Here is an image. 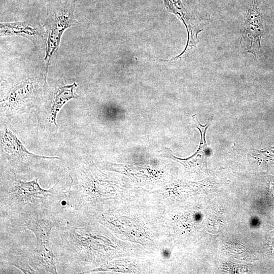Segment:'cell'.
Listing matches in <instances>:
<instances>
[{
	"mask_svg": "<svg viewBox=\"0 0 274 274\" xmlns=\"http://www.w3.org/2000/svg\"><path fill=\"white\" fill-rule=\"evenodd\" d=\"M209 124V123H208L206 125L202 126L200 123L197 115L192 116V125L193 127H196L199 130L200 140L197 151L189 158L187 159L179 158L173 154V152L170 149L167 148L163 150L160 153V156L166 157L178 161L187 168L190 167L194 163L198 161L203 163V162H206L209 151V148L206 141V133Z\"/></svg>",
	"mask_w": 274,
	"mask_h": 274,
	"instance_id": "obj_6",
	"label": "cell"
},
{
	"mask_svg": "<svg viewBox=\"0 0 274 274\" xmlns=\"http://www.w3.org/2000/svg\"><path fill=\"white\" fill-rule=\"evenodd\" d=\"M165 7L167 11L175 14L186 26L188 32V40L184 51L179 55L174 57L176 59L180 57L187 50L188 47L195 46L198 42L197 34L201 30L194 29L189 21L188 15L181 0H163Z\"/></svg>",
	"mask_w": 274,
	"mask_h": 274,
	"instance_id": "obj_9",
	"label": "cell"
},
{
	"mask_svg": "<svg viewBox=\"0 0 274 274\" xmlns=\"http://www.w3.org/2000/svg\"><path fill=\"white\" fill-rule=\"evenodd\" d=\"M34 88V82L30 79L22 81L12 88L2 100V107L8 108L10 110L18 109L32 97Z\"/></svg>",
	"mask_w": 274,
	"mask_h": 274,
	"instance_id": "obj_8",
	"label": "cell"
},
{
	"mask_svg": "<svg viewBox=\"0 0 274 274\" xmlns=\"http://www.w3.org/2000/svg\"><path fill=\"white\" fill-rule=\"evenodd\" d=\"M29 262L38 273H58L50 242H37L36 248L30 251Z\"/></svg>",
	"mask_w": 274,
	"mask_h": 274,
	"instance_id": "obj_4",
	"label": "cell"
},
{
	"mask_svg": "<svg viewBox=\"0 0 274 274\" xmlns=\"http://www.w3.org/2000/svg\"><path fill=\"white\" fill-rule=\"evenodd\" d=\"M77 86L76 83L74 82L70 85H61L56 89L52 98L48 119L57 128L58 126L56 123L57 115L67 101L78 97L75 92Z\"/></svg>",
	"mask_w": 274,
	"mask_h": 274,
	"instance_id": "obj_10",
	"label": "cell"
},
{
	"mask_svg": "<svg viewBox=\"0 0 274 274\" xmlns=\"http://www.w3.org/2000/svg\"><path fill=\"white\" fill-rule=\"evenodd\" d=\"M1 137L4 149L2 158L3 178H15L31 173L39 166L43 160L59 159L58 157H47L28 151L17 136L8 127L4 128Z\"/></svg>",
	"mask_w": 274,
	"mask_h": 274,
	"instance_id": "obj_3",
	"label": "cell"
},
{
	"mask_svg": "<svg viewBox=\"0 0 274 274\" xmlns=\"http://www.w3.org/2000/svg\"><path fill=\"white\" fill-rule=\"evenodd\" d=\"M30 251L24 249L22 252L10 251L1 253V259L19 268L24 273H38L29 264Z\"/></svg>",
	"mask_w": 274,
	"mask_h": 274,
	"instance_id": "obj_11",
	"label": "cell"
},
{
	"mask_svg": "<svg viewBox=\"0 0 274 274\" xmlns=\"http://www.w3.org/2000/svg\"><path fill=\"white\" fill-rule=\"evenodd\" d=\"M38 178L23 181L15 178H3L0 192L1 219L12 224L22 215L41 207L57 206L67 196V191L57 186L42 188Z\"/></svg>",
	"mask_w": 274,
	"mask_h": 274,
	"instance_id": "obj_1",
	"label": "cell"
},
{
	"mask_svg": "<svg viewBox=\"0 0 274 274\" xmlns=\"http://www.w3.org/2000/svg\"><path fill=\"white\" fill-rule=\"evenodd\" d=\"M33 22L25 21L1 23V36H20L35 42L45 35L44 30Z\"/></svg>",
	"mask_w": 274,
	"mask_h": 274,
	"instance_id": "obj_7",
	"label": "cell"
},
{
	"mask_svg": "<svg viewBox=\"0 0 274 274\" xmlns=\"http://www.w3.org/2000/svg\"><path fill=\"white\" fill-rule=\"evenodd\" d=\"M76 6L74 0H61L50 4L48 8L43 25L46 37L45 81L49 66L59 48L63 32L78 23L74 16Z\"/></svg>",
	"mask_w": 274,
	"mask_h": 274,
	"instance_id": "obj_2",
	"label": "cell"
},
{
	"mask_svg": "<svg viewBox=\"0 0 274 274\" xmlns=\"http://www.w3.org/2000/svg\"><path fill=\"white\" fill-rule=\"evenodd\" d=\"M246 38L249 43L248 52L254 54L261 50L260 40L262 36L261 14L257 0H253L248 9L246 21Z\"/></svg>",
	"mask_w": 274,
	"mask_h": 274,
	"instance_id": "obj_5",
	"label": "cell"
}]
</instances>
